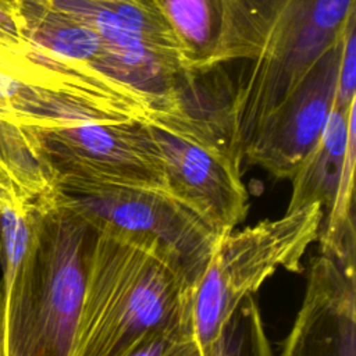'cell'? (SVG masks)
<instances>
[{"instance_id": "obj_6", "label": "cell", "mask_w": 356, "mask_h": 356, "mask_svg": "<svg viewBox=\"0 0 356 356\" xmlns=\"http://www.w3.org/2000/svg\"><path fill=\"white\" fill-rule=\"evenodd\" d=\"M145 121L163 157L167 189L222 232L242 222L249 209L242 163L220 131L181 97L156 107Z\"/></svg>"}, {"instance_id": "obj_7", "label": "cell", "mask_w": 356, "mask_h": 356, "mask_svg": "<svg viewBox=\"0 0 356 356\" xmlns=\"http://www.w3.org/2000/svg\"><path fill=\"white\" fill-rule=\"evenodd\" d=\"M29 128L56 185L82 182L167 189L163 157L145 120L78 121Z\"/></svg>"}, {"instance_id": "obj_10", "label": "cell", "mask_w": 356, "mask_h": 356, "mask_svg": "<svg viewBox=\"0 0 356 356\" xmlns=\"http://www.w3.org/2000/svg\"><path fill=\"white\" fill-rule=\"evenodd\" d=\"M278 356H356V277L318 254Z\"/></svg>"}, {"instance_id": "obj_14", "label": "cell", "mask_w": 356, "mask_h": 356, "mask_svg": "<svg viewBox=\"0 0 356 356\" xmlns=\"http://www.w3.org/2000/svg\"><path fill=\"white\" fill-rule=\"evenodd\" d=\"M355 163L356 131L350 129L345 165L328 210L323 214L317 241L320 254L332 260L348 274H355Z\"/></svg>"}, {"instance_id": "obj_18", "label": "cell", "mask_w": 356, "mask_h": 356, "mask_svg": "<svg viewBox=\"0 0 356 356\" xmlns=\"http://www.w3.org/2000/svg\"><path fill=\"white\" fill-rule=\"evenodd\" d=\"M4 1H10V0H4ZM113 1H115V0H113ZM125 1H134V3H140V4H153L152 0H125Z\"/></svg>"}, {"instance_id": "obj_8", "label": "cell", "mask_w": 356, "mask_h": 356, "mask_svg": "<svg viewBox=\"0 0 356 356\" xmlns=\"http://www.w3.org/2000/svg\"><path fill=\"white\" fill-rule=\"evenodd\" d=\"M178 43L185 75L249 60L263 39L259 0H152Z\"/></svg>"}, {"instance_id": "obj_5", "label": "cell", "mask_w": 356, "mask_h": 356, "mask_svg": "<svg viewBox=\"0 0 356 356\" xmlns=\"http://www.w3.org/2000/svg\"><path fill=\"white\" fill-rule=\"evenodd\" d=\"M57 197L95 231L161 256L192 286L225 234L165 188L63 182L57 185Z\"/></svg>"}, {"instance_id": "obj_17", "label": "cell", "mask_w": 356, "mask_h": 356, "mask_svg": "<svg viewBox=\"0 0 356 356\" xmlns=\"http://www.w3.org/2000/svg\"><path fill=\"white\" fill-rule=\"evenodd\" d=\"M356 10L346 21L338 64L334 106L348 108L356 100Z\"/></svg>"}, {"instance_id": "obj_9", "label": "cell", "mask_w": 356, "mask_h": 356, "mask_svg": "<svg viewBox=\"0 0 356 356\" xmlns=\"http://www.w3.org/2000/svg\"><path fill=\"white\" fill-rule=\"evenodd\" d=\"M342 38L318 60L298 89L260 125L243 161L270 175L292 178L314 146L332 108Z\"/></svg>"}, {"instance_id": "obj_3", "label": "cell", "mask_w": 356, "mask_h": 356, "mask_svg": "<svg viewBox=\"0 0 356 356\" xmlns=\"http://www.w3.org/2000/svg\"><path fill=\"white\" fill-rule=\"evenodd\" d=\"M323 214L320 203H313L220 236L192 286L191 325L199 356L210 355L232 314L267 278L281 268L303 270L302 257L317 241Z\"/></svg>"}, {"instance_id": "obj_13", "label": "cell", "mask_w": 356, "mask_h": 356, "mask_svg": "<svg viewBox=\"0 0 356 356\" xmlns=\"http://www.w3.org/2000/svg\"><path fill=\"white\" fill-rule=\"evenodd\" d=\"M56 192V178L32 129L0 120V199L35 204Z\"/></svg>"}, {"instance_id": "obj_2", "label": "cell", "mask_w": 356, "mask_h": 356, "mask_svg": "<svg viewBox=\"0 0 356 356\" xmlns=\"http://www.w3.org/2000/svg\"><path fill=\"white\" fill-rule=\"evenodd\" d=\"M93 228L54 197L39 204L31 254L0 281V356H68Z\"/></svg>"}, {"instance_id": "obj_1", "label": "cell", "mask_w": 356, "mask_h": 356, "mask_svg": "<svg viewBox=\"0 0 356 356\" xmlns=\"http://www.w3.org/2000/svg\"><path fill=\"white\" fill-rule=\"evenodd\" d=\"M192 285L167 260L95 231L68 356H124L146 335L191 321Z\"/></svg>"}, {"instance_id": "obj_15", "label": "cell", "mask_w": 356, "mask_h": 356, "mask_svg": "<svg viewBox=\"0 0 356 356\" xmlns=\"http://www.w3.org/2000/svg\"><path fill=\"white\" fill-rule=\"evenodd\" d=\"M209 356H274L253 295L248 296L232 314Z\"/></svg>"}, {"instance_id": "obj_4", "label": "cell", "mask_w": 356, "mask_h": 356, "mask_svg": "<svg viewBox=\"0 0 356 356\" xmlns=\"http://www.w3.org/2000/svg\"><path fill=\"white\" fill-rule=\"evenodd\" d=\"M259 1L264 21L260 47L245 60L222 108L229 145L241 163L260 125L298 89L346 26L324 19L312 0Z\"/></svg>"}, {"instance_id": "obj_16", "label": "cell", "mask_w": 356, "mask_h": 356, "mask_svg": "<svg viewBox=\"0 0 356 356\" xmlns=\"http://www.w3.org/2000/svg\"><path fill=\"white\" fill-rule=\"evenodd\" d=\"M124 356H199L191 321L150 332Z\"/></svg>"}, {"instance_id": "obj_11", "label": "cell", "mask_w": 356, "mask_h": 356, "mask_svg": "<svg viewBox=\"0 0 356 356\" xmlns=\"http://www.w3.org/2000/svg\"><path fill=\"white\" fill-rule=\"evenodd\" d=\"M8 3L15 11L21 36L32 46L53 56L90 65L121 81L113 53L93 28L51 7L46 0H10Z\"/></svg>"}, {"instance_id": "obj_12", "label": "cell", "mask_w": 356, "mask_h": 356, "mask_svg": "<svg viewBox=\"0 0 356 356\" xmlns=\"http://www.w3.org/2000/svg\"><path fill=\"white\" fill-rule=\"evenodd\" d=\"M356 100L342 108L332 104L323 132L292 175V193L286 211L320 203L331 206L345 165L350 129L355 127Z\"/></svg>"}]
</instances>
